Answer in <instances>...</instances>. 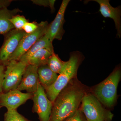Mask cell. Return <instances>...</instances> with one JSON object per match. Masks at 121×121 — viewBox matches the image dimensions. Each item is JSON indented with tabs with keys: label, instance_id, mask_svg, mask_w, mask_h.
Listing matches in <instances>:
<instances>
[{
	"label": "cell",
	"instance_id": "obj_19",
	"mask_svg": "<svg viewBox=\"0 0 121 121\" xmlns=\"http://www.w3.org/2000/svg\"><path fill=\"white\" fill-rule=\"evenodd\" d=\"M10 20L15 29L19 30H23V27L25 24L28 22V21L24 16L19 15H15Z\"/></svg>",
	"mask_w": 121,
	"mask_h": 121
},
{
	"label": "cell",
	"instance_id": "obj_6",
	"mask_svg": "<svg viewBox=\"0 0 121 121\" xmlns=\"http://www.w3.org/2000/svg\"><path fill=\"white\" fill-rule=\"evenodd\" d=\"M48 24V21H42L39 23V27L35 31L24 35L17 48L10 57L9 62L12 60H19L40 38L45 35Z\"/></svg>",
	"mask_w": 121,
	"mask_h": 121
},
{
	"label": "cell",
	"instance_id": "obj_16",
	"mask_svg": "<svg viewBox=\"0 0 121 121\" xmlns=\"http://www.w3.org/2000/svg\"><path fill=\"white\" fill-rule=\"evenodd\" d=\"M52 54L47 49L42 48L37 51L24 62L26 63L27 65H33L39 67L47 64L48 59Z\"/></svg>",
	"mask_w": 121,
	"mask_h": 121
},
{
	"label": "cell",
	"instance_id": "obj_11",
	"mask_svg": "<svg viewBox=\"0 0 121 121\" xmlns=\"http://www.w3.org/2000/svg\"><path fill=\"white\" fill-rule=\"evenodd\" d=\"M38 68L36 66L28 65L17 90L20 91L25 90L27 93L32 94L36 91L39 82Z\"/></svg>",
	"mask_w": 121,
	"mask_h": 121
},
{
	"label": "cell",
	"instance_id": "obj_5",
	"mask_svg": "<svg viewBox=\"0 0 121 121\" xmlns=\"http://www.w3.org/2000/svg\"><path fill=\"white\" fill-rule=\"evenodd\" d=\"M27 64L20 60H12L6 66L2 85V93L17 89Z\"/></svg>",
	"mask_w": 121,
	"mask_h": 121
},
{
	"label": "cell",
	"instance_id": "obj_13",
	"mask_svg": "<svg viewBox=\"0 0 121 121\" xmlns=\"http://www.w3.org/2000/svg\"><path fill=\"white\" fill-rule=\"evenodd\" d=\"M22 11L18 9L9 10L7 8L0 9V34L4 35L15 29L10 19Z\"/></svg>",
	"mask_w": 121,
	"mask_h": 121
},
{
	"label": "cell",
	"instance_id": "obj_22",
	"mask_svg": "<svg viewBox=\"0 0 121 121\" xmlns=\"http://www.w3.org/2000/svg\"><path fill=\"white\" fill-rule=\"evenodd\" d=\"M39 27V23L36 22L26 23L23 27V30L25 33L29 34L32 33L36 30Z\"/></svg>",
	"mask_w": 121,
	"mask_h": 121
},
{
	"label": "cell",
	"instance_id": "obj_7",
	"mask_svg": "<svg viewBox=\"0 0 121 121\" xmlns=\"http://www.w3.org/2000/svg\"><path fill=\"white\" fill-rule=\"evenodd\" d=\"M25 34L23 30L14 29L4 35V43L0 48V64L7 66L11 56L17 48Z\"/></svg>",
	"mask_w": 121,
	"mask_h": 121
},
{
	"label": "cell",
	"instance_id": "obj_21",
	"mask_svg": "<svg viewBox=\"0 0 121 121\" xmlns=\"http://www.w3.org/2000/svg\"><path fill=\"white\" fill-rule=\"evenodd\" d=\"M33 4L40 6L45 7H49L51 8V12H53L55 11L54 4L56 0H32Z\"/></svg>",
	"mask_w": 121,
	"mask_h": 121
},
{
	"label": "cell",
	"instance_id": "obj_8",
	"mask_svg": "<svg viewBox=\"0 0 121 121\" xmlns=\"http://www.w3.org/2000/svg\"><path fill=\"white\" fill-rule=\"evenodd\" d=\"M32 99L33 102V112L37 114L40 121H49L53 103L48 98L45 90L39 82Z\"/></svg>",
	"mask_w": 121,
	"mask_h": 121
},
{
	"label": "cell",
	"instance_id": "obj_1",
	"mask_svg": "<svg viewBox=\"0 0 121 121\" xmlns=\"http://www.w3.org/2000/svg\"><path fill=\"white\" fill-rule=\"evenodd\" d=\"M87 89L77 78L72 79L53 103L49 121H63L74 113L79 108Z\"/></svg>",
	"mask_w": 121,
	"mask_h": 121
},
{
	"label": "cell",
	"instance_id": "obj_20",
	"mask_svg": "<svg viewBox=\"0 0 121 121\" xmlns=\"http://www.w3.org/2000/svg\"><path fill=\"white\" fill-rule=\"evenodd\" d=\"M63 121H87L86 119L82 112L80 108H79L78 110L74 113L66 118Z\"/></svg>",
	"mask_w": 121,
	"mask_h": 121
},
{
	"label": "cell",
	"instance_id": "obj_24",
	"mask_svg": "<svg viewBox=\"0 0 121 121\" xmlns=\"http://www.w3.org/2000/svg\"><path fill=\"white\" fill-rule=\"evenodd\" d=\"M13 1L12 0H0V9L8 8Z\"/></svg>",
	"mask_w": 121,
	"mask_h": 121
},
{
	"label": "cell",
	"instance_id": "obj_12",
	"mask_svg": "<svg viewBox=\"0 0 121 121\" xmlns=\"http://www.w3.org/2000/svg\"><path fill=\"white\" fill-rule=\"evenodd\" d=\"M99 4V11L105 17L112 19L117 30V37L121 36V9L120 6L114 8L111 5L109 0H93Z\"/></svg>",
	"mask_w": 121,
	"mask_h": 121
},
{
	"label": "cell",
	"instance_id": "obj_18",
	"mask_svg": "<svg viewBox=\"0 0 121 121\" xmlns=\"http://www.w3.org/2000/svg\"><path fill=\"white\" fill-rule=\"evenodd\" d=\"M4 121H32L17 112V110L7 109L4 114Z\"/></svg>",
	"mask_w": 121,
	"mask_h": 121
},
{
	"label": "cell",
	"instance_id": "obj_10",
	"mask_svg": "<svg viewBox=\"0 0 121 121\" xmlns=\"http://www.w3.org/2000/svg\"><path fill=\"white\" fill-rule=\"evenodd\" d=\"M33 94L22 93L17 89L0 95V105L7 109L17 110L29 99H32Z\"/></svg>",
	"mask_w": 121,
	"mask_h": 121
},
{
	"label": "cell",
	"instance_id": "obj_4",
	"mask_svg": "<svg viewBox=\"0 0 121 121\" xmlns=\"http://www.w3.org/2000/svg\"><path fill=\"white\" fill-rule=\"evenodd\" d=\"M81 109L87 121H111L114 115L103 107L91 93H86L82 98Z\"/></svg>",
	"mask_w": 121,
	"mask_h": 121
},
{
	"label": "cell",
	"instance_id": "obj_17",
	"mask_svg": "<svg viewBox=\"0 0 121 121\" xmlns=\"http://www.w3.org/2000/svg\"><path fill=\"white\" fill-rule=\"evenodd\" d=\"M67 64V61L61 60L58 55L54 52L48 59L47 65L52 71L60 75L65 69Z\"/></svg>",
	"mask_w": 121,
	"mask_h": 121
},
{
	"label": "cell",
	"instance_id": "obj_15",
	"mask_svg": "<svg viewBox=\"0 0 121 121\" xmlns=\"http://www.w3.org/2000/svg\"><path fill=\"white\" fill-rule=\"evenodd\" d=\"M42 48L47 49L52 53L55 52L52 42L45 35H44L40 38L33 45L30 49L19 60L24 62L37 51Z\"/></svg>",
	"mask_w": 121,
	"mask_h": 121
},
{
	"label": "cell",
	"instance_id": "obj_25",
	"mask_svg": "<svg viewBox=\"0 0 121 121\" xmlns=\"http://www.w3.org/2000/svg\"><path fill=\"white\" fill-rule=\"evenodd\" d=\"M1 106L0 105V108H1Z\"/></svg>",
	"mask_w": 121,
	"mask_h": 121
},
{
	"label": "cell",
	"instance_id": "obj_2",
	"mask_svg": "<svg viewBox=\"0 0 121 121\" xmlns=\"http://www.w3.org/2000/svg\"><path fill=\"white\" fill-rule=\"evenodd\" d=\"M70 58L62 73L51 86L44 88L47 97L52 103L60 91L69 82L77 78L78 68L84 58L82 52L76 51L71 52Z\"/></svg>",
	"mask_w": 121,
	"mask_h": 121
},
{
	"label": "cell",
	"instance_id": "obj_23",
	"mask_svg": "<svg viewBox=\"0 0 121 121\" xmlns=\"http://www.w3.org/2000/svg\"><path fill=\"white\" fill-rule=\"evenodd\" d=\"M6 66L0 64V95L2 93V85L4 78Z\"/></svg>",
	"mask_w": 121,
	"mask_h": 121
},
{
	"label": "cell",
	"instance_id": "obj_14",
	"mask_svg": "<svg viewBox=\"0 0 121 121\" xmlns=\"http://www.w3.org/2000/svg\"><path fill=\"white\" fill-rule=\"evenodd\" d=\"M37 73L39 82L44 89L53 84L59 75L52 71L47 64L39 67Z\"/></svg>",
	"mask_w": 121,
	"mask_h": 121
},
{
	"label": "cell",
	"instance_id": "obj_3",
	"mask_svg": "<svg viewBox=\"0 0 121 121\" xmlns=\"http://www.w3.org/2000/svg\"><path fill=\"white\" fill-rule=\"evenodd\" d=\"M121 77V66H117L106 78L93 88L92 94L107 107H112L117 101V89Z\"/></svg>",
	"mask_w": 121,
	"mask_h": 121
},
{
	"label": "cell",
	"instance_id": "obj_9",
	"mask_svg": "<svg viewBox=\"0 0 121 121\" xmlns=\"http://www.w3.org/2000/svg\"><path fill=\"white\" fill-rule=\"evenodd\" d=\"M70 0H63L56 17L51 23L48 24L44 35L52 42L55 39L61 40L65 33L63 28L65 22L64 15Z\"/></svg>",
	"mask_w": 121,
	"mask_h": 121
}]
</instances>
